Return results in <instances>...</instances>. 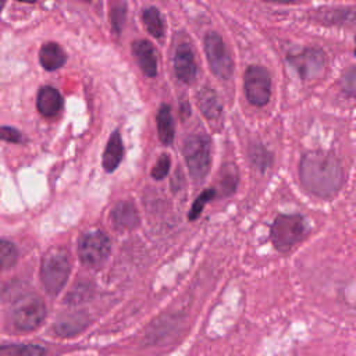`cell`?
I'll return each mask as SVG.
<instances>
[{
    "instance_id": "obj_29",
    "label": "cell",
    "mask_w": 356,
    "mask_h": 356,
    "mask_svg": "<svg viewBox=\"0 0 356 356\" xmlns=\"http://www.w3.org/2000/svg\"><path fill=\"white\" fill-rule=\"evenodd\" d=\"M170 165H171L170 157H168L167 154H161V156L157 159L154 167L152 168V177H153L154 179H157V181H159V179H163V178L168 174Z\"/></svg>"
},
{
    "instance_id": "obj_25",
    "label": "cell",
    "mask_w": 356,
    "mask_h": 356,
    "mask_svg": "<svg viewBox=\"0 0 356 356\" xmlns=\"http://www.w3.org/2000/svg\"><path fill=\"white\" fill-rule=\"evenodd\" d=\"M90 292H92V285L90 284L79 282L71 289V292L68 293L65 300H68L70 303H81V302H85L86 299L90 298Z\"/></svg>"
},
{
    "instance_id": "obj_31",
    "label": "cell",
    "mask_w": 356,
    "mask_h": 356,
    "mask_svg": "<svg viewBox=\"0 0 356 356\" xmlns=\"http://www.w3.org/2000/svg\"><path fill=\"white\" fill-rule=\"evenodd\" d=\"M266 1H273V3H281V4H288V3H292L293 0H266Z\"/></svg>"
},
{
    "instance_id": "obj_33",
    "label": "cell",
    "mask_w": 356,
    "mask_h": 356,
    "mask_svg": "<svg viewBox=\"0 0 356 356\" xmlns=\"http://www.w3.org/2000/svg\"><path fill=\"white\" fill-rule=\"evenodd\" d=\"M19 1H25V3H35L36 0H19Z\"/></svg>"
},
{
    "instance_id": "obj_16",
    "label": "cell",
    "mask_w": 356,
    "mask_h": 356,
    "mask_svg": "<svg viewBox=\"0 0 356 356\" xmlns=\"http://www.w3.org/2000/svg\"><path fill=\"white\" fill-rule=\"evenodd\" d=\"M197 107L209 120H217L222 111L218 95L210 88H202L197 92Z\"/></svg>"
},
{
    "instance_id": "obj_13",
    "label": "cell",
    "mask_w": 356,
    "mask_h": 356,
    "mask_svg": "<svg viewBox=\"0 0 356 356\" xmlns=\"http://www.w3.org/2000/svg\"><path fill=\"white\" fill-rule=\"evenodd\" d=\"M36 106H38V110L42 115L53 117L61 110L63 97L58 93V90H56L54 88L44 86L38 93Z\"/></svg>"
},
{
    "instance_id": "obj_2",
    "label": "cell",
    "mask_w": 356,
    "mask_h": 356,
    "mask_svg": "<svg viewBox=\"0 0 356 356\" xmlns=\"http://www.w3.org/2000/svg\"><path fill=\"white\" fill-rule=\"evenodd\" d=\"M309 232L307 222L300 214H280L271 224L270 239L274 248L286 253L299 242H302Z\"/></svg>"
},
{
    "instance_id": "obj_24",
    "label": "cell",
    "mask_w": 356,
    "mask_h": 356,
    "mask_svg": "<svg viewBox=\"0 0 356 356\" xmlns=\"http://www.w3.org/2000/svg\"><path fill=\"white\" fill-rule=\"evenodd\" d=\"M217 196V191L216 189H204L196 199H195V202L192 203V207H191V210H189V220L192 221V220H196L199 216H200V213H202V210H203V207L206 206V203H209L210 200H213L214 197Z\"/></svg>"
},
{
    "instance_id": "obj_23",
    "label": "cell",
    "mask_w": 356,
    "mask_h": 356,
    "mask_svg": "<svg viewBox=\"0 0 356 356\" xmlns=\"http://www.w3.org/2000/svg\"><path fill=\"white\" fill-rule=\"evenodd\" d=\"M127 15V6L124 0H110V21L114 31L121 32Z\"/></svg>"
},
{
    "instance_id": "obj_26",
    "label": "cell",
    "mask_w": 356,
    "mask_h": 356,
    "mask_svg": "<svg viewBox=\"0 0 356 356\" xmlns=\"http://www.w3.org/2000/svg\"><path fill=\"white\" fill-rule=\"evenodd\" d=\"M236 185H238V175H236V171H235V170H229V167H228V171H222L221 179H220V189H221V193H222L224 196L234 193L235 189H236Z\"/></svg>"
},
{
    "instance_id": "obj_11",
    "label": "cell",
    "mask_w": 356,
    "mask_h": 356,
    "mask_svg": "<svg viewBox=\"0 0 356 356\" xmlns=\"http://www.w3.org/2000/svg\"><path fill=\"white\" fill-rule=\"evenodd\" d=\"M132 53L140 67L142 72L146 76H156L157 74V57L154 53V47L147 40H135L132 43Z\"/></svg>"
},
{
    "instance_id": "obj_18",
    "label": "cell",
    "mask_w": 356,
    "mask_h": 356,
    "mask_svg": "<svg viewBox=\"0 0 356 356\" xmlns=\"http://www.w3.org/2000/svg\"><path fill=\"white\" fill-rule=\"evenodd\" d=\"M39 60L44 70L54 71L65 63V53L60 44L49 42L42 46L39 51Z\"/></svg>"
},
{
    "instance_id": "obj_32",
    "label": "cell",
    "mask_w": 356,
    "mask_h": 356,
    "mask_svg": "<svg viewBox=\"0 0 356 356\" xmlns=\"http://www.w3.org/2000/svg\"><path fill=\"white\" fill-rule=\"evenodd\" d=\"M6 1H7V0H0V10H1V8H3V6L6 4Z\"/></svg>"
},
{
    "instance_id": "obj_19",
    "label": "cell",
    "mask_w": 356,
    "mask_h": 356,
    "mask_svg": "<svg viewBox=\"0 0 356 356\" xmlns=\"http://www.w3.org/2000/svg\"><path fill=\"white\" fill-rule=\"evenodd\" d=\"M46 349L38 343H6L0 346V356H43Z\"/></svg>"
},
{
    "instance_id": "obj_20",
    "label": "cell",
    "mask_w": 356,
    "mask_h": 356,
    "mask_svg": "<svg viewBox=\"0 0 356 356\" xmlns=\"http://www.w3.org/2000/svg\"><path fill=\"white\" fill-rule=\"evenodd\" d=\"M142 21L147 29V32L156 38L161 39L164 36V22L160 11L156 7H147L142 13Z\"/></svg>"
},
{
    "instance_id": "obj_12",
    "label": "cell",
    "mask_w": 356,
    "mask_h": 356,
    "mask_svg": "<svg viewBox=\"0 0 356 356\" xmlns=\"http://www.w3.org/2000/svg\"><path fill=\"white\" fill-rule=\"evenodd\" d=\"M111 221L117 229H134L139 224V214L134 203L120 202L111 210Z\"/></svg>"
},
{
    "instance_id": "obj_4",
    "label": "cell",
    "mask_w": 356,
    "mask_h": 356,
    "mask_svg": "<svg viewBox=\"0 0 356 356\" xmlns=\"http://www.w3.org/2000/svg\"><path fill=\"white\" fill-rule=\"evenodd\" d=\"M210 139L206 135H191L185 139L182 154L192 179L200 184L210 170Z\"/></svg>"
},
{
    "instance_id": "obj_21",
    "label": "cell",
    "mask_w": 356,
    "mask_h": 356,
    "mask_svg": "<svg viewBox=\"0 0 356 356\" xmlns=\"http://www.w3.org/2000/svg\"><path fill=\"white\" fill-rule=\"evenodd\" d=\"M249 159L252 165L259 170V171H264L270 167L271 161H273V156L271 153L263 146V145H254L250 147L249 150Z\"/></svg>"
},
{
    "instance_id": "obj_8",
    "label": "cell",
    "mask_w": 356,
    "mask_h": 356,
    "mask_svg": "<svg viewBox=\"0 0 356 356\" xmlns=\"http://www.w3.org/2000/svg\"><path fill=\"white\" fill-rule=\"evenodd\" d=\"M243 88L246 99L253 106H264L271 96V76L261 65H250L245 71Z\"/></svg>"
},
{
    "instance_id": "obj_15",
    "label": "cell",
    "mask_w": 356,
    "mask_h": 356,
    "mask_svg": "<svg viewBox=\"0 0 356 356\" xmlns=\"http://www.w3.org/2000/svg\"><path fill=\"white\" fill-rule=\"evenodd\" d=\"M124 156V145L118 131L113 132L103 153V167L107 172H113L121 163Z\"/></svg>"
},
{
    "instance_id": "obj_14",
    "label": "cell",
    "mask_w": 356,
    "mask_h": 356,
    "mask_svg": "<svg viewBox=\"0 0 356 356\" xmlns=\"http://www.w3.org/2000/svg\"><path fill=\"white\" fill-rule=\"evenodd\" d=\"M88 325V317L81 313H74V314H65L60 317L54 325L53 331L58 337H72L79 334L85 327Z\"/></svg>"
},
{
    "instance_id": "obj_35",
    "label": "cell",
    "mask_w": 356,
    "mask_h": 356,
    "mask_svg": "<svg viewBox=\"0 0 356 356\" xmlns=\"http://www.w3.org/2000/svg\"><path fill=\"white\" fill-rule=\"evenodd\" d=\"M81 1H92V0H81Z\"/></svg>"
},
{
    "instance_id": "obj_22",
    "label": "cell",
    "mask_w": 356,
    "mask_h": 356,
    "mask_svg": "<svg viewBox=\"0 0 356 356\" xmlns=\"http://www.w3.org/2000/svg\"><path fill=\"white\" fill-rule=\"evenodd\" d=\"M18 260V250L14 243L0 239V270H7L15 266Z\"/></svg>"
},
{
    "instance_id": "obj_3",
    "label": "cell",
    "mask_w": 356,
    "mask_h": 356,
    "mask_svg": "<svg viewBox=\"0 0 356 356\" xmlns=\"http://www.w3.org/2000/svg\"><path fill=\"white\" fill-rule=\"evenodd\" d=\"M71 273L68 253L63 249L50 250L42 260L40 281L50 295H57L65 285Z\"/></svg>"
},
{
    "instance_id": "obj_17",
    "label": "cell",
    "mask_w": 356,
    "mask_h": 356,
    "mask_svg": "<svg viewBox=\"0 0 356 356\" xmlns=\"http://www.w3.org/2000/svg\"><path fill=\"white\" fill-rule=\"evenodd\" d=\"M156 122H157V134H159L160 142L165 146L171 145L174 140L175 131H174V120H172L171 108L168 104L160 106L157 111Z\"/></svg>"
},
{
    "instance_id": "obj_6",
    "label": "cell",
    "mask_w": 356,
    "mask_h": 356,
    "mask_svg": "<svg viewBox=\"0 0 356 356\" xmlns=\"http://www.w3.org/2000/svg\"><path fill=\"white\" fill-rule=\"evenodd\" d=\"M46 317L44 302L33 295L19 299L13 307V324L19 331L36 330Z\"/></svg>"
},
{
    "instance_id": "obj_5",
    "label": "cell",
    "mask_w": 356,
    "mask_h": 356,
    "mask_svg": "<svg viewBox=\"0 0 356 356\" xmlns=\"http://www.w3.org/2000/svg\"><path fill=\"white\" fill-rule=\"evenodd\" d=\"M111 250V242L103 231H90L85 234L78 243V254L81 261L90 267L97 268L103 266Z\"/></svg>"
},
{
    "instance_id": "obj_28",
    "label": "cell",
    "mask_w": 356,
    "mask_h": 356,
    "mask_svg": "<svg viewBox=\"0 0 356 356\" xmlns=\"http://www.w3.org/2000/svg\"><path fill=\"white\" fill-rule=\"evenodd\" d=\"M325 18L327 22L331 24H342L345 21H350L353 22L356 19V14L352 11H342V10H337V11H327L325 15H321Z\"/></svg>"
},
{
    "instance_id": "obj_30",
    "label": "cell",
    "mask_w": 356,
    "mask_h": 356,
    "mask_svg": "<svg viewBox=\"0 0 356 356\" xmlns=\"http://www.w3.org/2000/svg\"><path fill=\"white\" fill-rule=\"evenodd\" d=\"M0 139L11 143H18L22 140V135L11 127H1L0 128Z\"/></svg>"
},
{
    "instance_id": "obj_10",
    "label": "cell",
    "mask_w": 356,
    "mask_h": 356,
    "mask_svg": "<svg viewBox=\"0 0 356 356\" xmlns=\"http://www.w3.org/2000/svg\"><path fill=\"white\" fill-rule=\"evenodd\" d=\"M174 70L179 81L185 83H192L196 79L197 68L192 49L188 43H181L174 54Z\"/></svg>"
},
{
    "instance_id": "obj_1",
    "label": "cell",
    "mask_w": 356,
    "mask_h": 356,
    "mask_svg": "<svg viewBox=\"0 0 356 356\" xmlns=\"http://www.w3.org/2000/svg\"><path fill=\"white\" fill-rule=\"evenodd\" d=\"M299 177L307 192L324 199L334 196L343 182L339 160L332 153L323 150H312L303 154L299 164Z\"/></svg>"
},
{
    "instance_id": "obj_27",
    "label": "cell",
    "mask_w": 356,
    "mask_h": 356,
    "mask_svg": "<svg viewBox=\"0 0 356 356\" xmlns=\"http://www.w3.org/2000/svg\"><path fill=\"white\" fill-rule=\"evenodd\" d=\"M342 90L350 96H356V67H352L343 72L339 79Z\"/></svg>"
},
{
    "instance_id": "obj_7",
    "label": "cell",
    "mask_w": 356,
    "mask_h": 356,
    "mask_svg": "<svg viewBox=\"0 0 356 356\" xmlns=\"http://www.w3.org/2000/svg\"><path fill=\"white\" fill-rule=\"evenodd\" d=\"M204 53L211 72L221 78L228 79L234 72V63L231 54L217 32H209L204 36Z\"/></svg>"
},
{
    "instance_id": "obj_9",
    "label": "cell",
    "mask_w": 356,
    "mask_h": 356,
    "mask_svg": "<svg viewBox=\"0 0 356 356\" xmlns=\"http://www.w3.org/2000/svg\"><path fill=\"white\" fill-rule=\"evenodd\" d=\"M286 61L302 79H314L324 71L327 58L323 50L316 47H306L299 51L289 53L286 56Z\"/></svg>"
},
{
    "instance_id": "obj_34",
    "label": "cell",
    "mask_w": 356,
    "mask_h": 356,
    "mask_svg": "<svg viewBox=\"0 0 356 356\" xmlns=\"http://www.w3.org/2000/svg\"><path fill=\"white\" fill-rule=\"evenodd\" d=\"M355 43H356V38H355ZM355 56H356V46H355Z\"/></svg>"
}]
</instances>
